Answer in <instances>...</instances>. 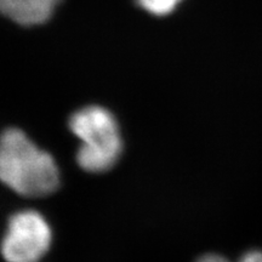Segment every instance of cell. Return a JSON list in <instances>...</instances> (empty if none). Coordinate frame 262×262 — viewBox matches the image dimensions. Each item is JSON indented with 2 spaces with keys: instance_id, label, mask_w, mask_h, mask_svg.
<instances>
[{
  "instance_id": "277c9868",
  "label": "cell",
  "mask_w": 262,
  "mask_h": 262,
  "mask_svg": "<svg viewBox=\"0 0 262 262\" xmlns=\"http://www.w3.org/2000/svg\"><path fill=\"white\" fill-rule=\"evenodd\" d=\"M61 0H0V14L22 26L48 21Z\"/></svg>"
},
{
  "instance_id": "5b68a950",
  "label": "cell",
  "mask_w": 262,
  "mask_h": 262,
  "mask_svg": "<svg viewBox=\"0 0 262 262\" xmlns=\"http://www.w3.org/2000/svg\"><path fill=\"white\" fill-rule=\"evenodd\" d=\"M180 2L182 0H137L141 8L157 16L170 14L175 10Z\"/></svg>"
},
{
  "instance_id": "7a4b0ae2",
  "label": "cell",
  "mask_w": 262,
  "mask_h": 262,
  "mask_svg": "<svg viewBox=\"0 0 262 262\" xmlns=\"http://www.w3.org/2000/svg\"><path fill=\"white\" fill-rule=\"evenodd\" d=\"M70 129L80 140L77 162L88 172H104L116 165L123 142L116 118L101 106H86L70 118Z\"/></svg>"
},
{
  "instance_id": "52a82bcc",
  "label": "cell",
  "mask_w": 262,
  "mask_h": 262,
  "mask_svg": "<svg viewBox=\"0 0 262 262\" xmlns=\"http://www.w3.org/2000/svg\"><path fill=\"white\" fill-rule=\"evenodd\" d=\"M196 262H231L227 258L224 256H220V255H215V254H209V255H204L199 258Z\"/></svg>"
},
{
  "instance_id": "6da1fadb",
  "label": "cell",
  "mask_w": 262,
  "mask_h": 262,
  "mask_svg": "<svg viewBox=\"0 0 262 262\" xmlns=\"http://www.w3.org/2000/svg\"><path fill=\"white\" fill-rule=\"evenodd\" d=\"M0 181L19 195L34 198L56 191L60 171L50 153L11 127L0 136Z\"/></svg>"
},
{
  "instance_id": "8992f818",
  "label": "cell",
  "mask_w": 262,
  "mask_h": 262,
  "mask_svg": "<svg viewBox=\"0 0 262 262\" xmlns=\"http://www.w3.org/2000/svg\"><path fill=\"white\" fill-rule=\"evenodd\" d=\"M238 262H262V251L251 250L244 254Z\"/></svg>"
},
{
  "instance_id": "3957f363",
  "label": "cell",
  "mask_w": 262,
  "mask_h": 262,
  "mask_svg": "<svg viewBox=\"0 0 262 262\" xmlns=\"http://www.w3.org/2000/svg\"><path fill=\"white\" fill-rule=\"evenodd\" d=\"M51 227L40 212L22 210L10 217L2 243L6 262H38L48 253Z\"/></svg>"
}]
</instances>
